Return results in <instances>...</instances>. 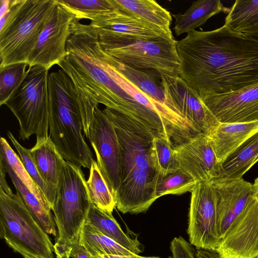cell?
<instances>
[{
    "mask_svg": "<svg viewBox=\"0 0 258 258\" xmlns=\"http://www.w3.org/2000/svg\"><path fill=\"white\" fill-rule=\"evenodd\" d=\"M85 223L92 225L103 234L133 253L138 254L142 251V244L138 239L132 238L124 233L112 214L100 210L92 204Z\"/></svg>",
    "mask_w": 258,
    "mask_h": 258,
    "instance_id": "obj_24",
    "label": "cell"
},
{
    "mask_svg": "<svg viewBox=\"0 0 258 258\" xmlns=\"http://www.w3.org/2000/svg\"><path fill=\"white\" fill-rule=\"evenodd\" d=\"M0 160L3 163L16 192L19 195L33 218L46 233L56 237L57 231L49 205L39 200L31 192L1 157Z\"/></svg>",
    "mask_w": 258,
    "mask_h": 258,
    "instance_id": "obj_23",
    "label": "cell"
},
{
    "mask_svg": "<svg viewBox=\"0 0 258 258\" xmlns=\"http://www.w3.org/2000/svg\"><path fill=\"white\" fill-rule=\"evenodd\" d=\"M89 169L86 182L92 205L101 211L112 214L116 207V200L95 160Z\"/></svg>",
    "mask_w": 258,
    "mask_h": 258,
    "instance_id": "obj_28",
    "label": "cell"
},
{
    "mask_svg": "<svg viewBox=\"0 0 258 258\" xmlns=\"http://www.w3.org/2000/svg\"><path fill=\"white\" fill-rule=\"evenodd\" d=\"M254 258H258V255H257L256 257H255Z\"/></svg>",
    "mask_w": 258,
    "mask_h": 258,
    "instance_id": "obj_41",
    "label": "cell"
},
{
    "mask_svg": "<svg viewBox=\"0 0 258 258\" xmlns=\"http://www.w3.org/2000/svg\"><path fill=\"white\" fill-rule=\"evenodd\" d=\"M76 19L91 21L114 9L110 0H57Z\"/></svg>",
    "mask_w": 258,
    "mask_h": 258,
    "instance_id": "obj_30",
    "label": "cell"
},
{
    "mask_svg": "<svg viewBox=\"0 0 258 258\" xmlns=\"http://www.w3.org/2000/svg\"><path fill=\"white\" fill-rule=\"evenodd\" d=\"M197 182L180 169L166 176H159L156 187V198L169 194L179 195L191 192Z\"/></svg>",
    "mask_w": 258,
    "mask_h": 258,
    "instance_id": "obj_31",
    "label": "cell"
},
{
    "mask_svg": "<svg viewBox=\"0 0 258 258\" xmlns=\"http://www.w3.org/2000/svg\"><path fill=\"white\" fill-rule=\"evenodd\" d=\"M119 7L166 32L172 33V15L153 0H113Z\"/></svg>",
    "mask_w": 258,
    "mask_h": 258,
    "instance_id": "obj_26",
    "label": "cell"
},
{
    "mask_svg": "<svg viewBox=\"0 0 258 258\" xmlns=\"http://www.w3.org/2000/svg\"><path fill=\"white\" fill-rule=\"evenodd\" d=\"M249 37L258 42V32L253 34H246Z\"/></svg>",
    "mask_w": 258,
    "mask_h": 258,
    "instance_id": "obj_40",
    "label": "cell"
},
{
    "mask_svg": "<svg viewBox=\"0 0 258 258\" xmlns=\"http://www.w3.org/2000/svg\"><path fill=\"white\" fill-rule=\"evenodd\" d=\"M7 135L16 148L24 168L46 198L52 210L55 201L56 190L50 188L40 176L31 156L30 149L21 145L10 131H8Z\"/></svg>",
    "mask_w": 258,
    "mask_h": 258,
    "instance_id": "obj_29",
    "label": "cell"
},
{
    "mask_svg": "<svg viewBox=\"0 0 258 258\" xmlns=\"http://www.w3.org/2000/svg\"><path fill=\"white\" fill-rule=\"evenodd\" d=\"M82 245L93 256L101 255H134L135 254L107 237L90 224L85 223L79 238Z\"/></svg>",
    "mask_w": 258,
    "mask_h": 258,
    "instance_id": "obj_27",
    "label": "cell"
},
{
    "mask_svg": "<svg viewBox=\"0 0 258 258\" xmlns=\"http://www.w3.org/2000/svg\"><path fill=\"white\" fill-rule=\"evenodd\" d=\"M179 169L196 181H211L219 173L220 164L207 136L199 134L173 148Z\"/></svg>",
    "mask_w": 258,
    "mask_h": 258,
    "instance_id": "obj_18",
    "label": "cell"
},
{
    "mask_svg": "<svg viewBox=\"0 0 258 258\" xmlns=\"http://www.w3.org/2000/svg\"><path fill=\"white\" fill-rule=\"evenodd\" d=\"M73 248L63 243H55L53 244L54 252L56 258H70Z\"/></svg>",
    "mask_w": 258,
    "mask_h": 258,
    "instance_id": "obj_36",
    "label": "cell"
},
{
    "mask_svg": "<svg viewBox=\"0 0 258 258\" xmlns=\"http://www.w3.org/2000/svg\"><path fill=\"white\" fill-rule=\"evenodd\" d=\"M211 182L215 192L217 229L221 240L256 191L253 184L243 178Z\"/></svg>",
    "mask_w": 258,
    "mask_h": 258,
    "instance_id": "obj_17",
    "label": "cell"
},
{
    "mask_svg": "<svg viewBox=\"0 0 258 258\" xmlns=\"http://www.w3.org/2000/svg\"><path fill=\"white\" fill-rule=\"evenodd\" d=\"M151 158L159 176H166L179 169L171 144L166 139L154 137L151 148Z\"/></svg>",
    "mask_w": 258,
    "mask_h": 258,
    "instance_id": "obj_32",
    "label": "cell"
},
{
    "mask_svg": "<svg viewBox=\"0 0 258 258\" xmlns=\"http://www.w3.org/2000/svg\"><path fill=\"white\" fill-rule=\"evenodd\" d=\"M86 137L94 149L99 168L115 197L120 185L119 144L112 122L99 106L94 110Z\"/></svg>",
    "mask_w": 258,
    "mask_h": 258,
    "instance_id": "obj_13",
    "label": "cell"
},
{
    "mask_svg": "<svg viewBox=\"0 0 258 258\" xmlns=\"http://www.w3.org/2000/svg\"><path fill=\"white\" fill-rule=\"evenodd\" d=\"M257 161L258 132L220 164L219 174L213 180L225 181L242 178L243 175Z\"/></svg>",
    "mask_w": 258,
    "mask_h": 258,
    "instance_id": "obj_20",
    "label": "cell"
},
{
    "mask_svg": "<svg viewBox=\"0 0 258 258\" xmlns=\"http://www.w3.org/2000/svg\"><path fill=\"white\" fill-rule=\"evenodd\" d=\"M46 19L28 59L29 67L40 66L49 70L68 54L67 42L75 15L57 0Z\"/></svg>",
    "mask_w": 258,
    "mask_h": 258,
    "instance_id": "obj_12",
    "label": "cell"
},
{
    "mask_svg": "<svg viewBox=\"0 0 258 258\" xmlns=\"http://www.w3.org/2000/svg\"><path fill=\"white\" fill-rule=\"evenodd\" d=\"M114 9L91 21L90 26L98 37L122 36L148 40L174 39L169 33L117 5Z\"/></svg>",
    "mask_w": 258,
    "mask_h": 258,
    "instance_id": "obj_14",
    "label": "cell"
},
{
    "mask_svg": "<svg viewBox=\"0 0 258 258\" xmlns=\"http://www.w3.org/2000/svg\"><path fill=\"white\" fill-rule=\"evenodd\" d=\"M97 37L101 48L124 65L153 70L160 75L179 76L177 41L174 39L148 40L122 36Z\"/></svg>",
    "mask_w": 258,
    "mask_h": 258,
    "instance_id": "obj_9",
    "label": "cell"
},
{
    "mask_svg": "<svg viewBox=\"0 0 258 258\" xmlns=\"http://www.w3.org/2000/svg\"><path fill=\"white\" fill-rule=\"evenodd\" d=\"M0 157L9 165L31 192L39 200L49 205L41 190L26 170L19 155L15 152L7 140L4 137H1L0 139Z\"/></svg>",
    "mask_w": 258,
    "mask_h": 258,
    "instance_id": "obj_33",
    "label": "cell"
},
{
    "mask_svg": "<svg viewBox=\"0 0 258 258\" xmlns=\"http://www.w3.org/2000/svg\"><path fill=\"white\" fill-rule=\"evenodd\" d=\"M179 77L200 95L258 84V42L223 26L196 30L177 41Z\"/></svg>",
    "mask_w": 258,
    "mask_h": 258,
    "instance_id": "obj_1",
    "label": "cell"
},
{
    "mask_svg": "<svg viewBox=\"0 0 258 258\" xmlns=\"http://www.w3.org/2000/svg\"><path fill=\"white\" fill-rule=\"evenodd\" d=\"M200 96L220 123L258 121V84L229 93Z\"/></svg>",
    "mask_w": 258,
    "mask_h": 258,
    "instance_id": "obj_16",
    "label": "cell"
},
{
    "mask_svg": "<svg viewBox=\"0 0 258 258\" xmlns=\"http://www.w3.org/2000/svg\"><path fill=\"white\" fill-rule=\"evenodd\" d=\"M71 257L72 258H94L82 245L79 243L73 247Z\"/></svg>",
    "mask_w": 258,
    "mask_h": 258,
    "instance_id": "obj_37",
    "label": "cell"
},
{
    "mask_svg": "<svg viewBox=\"0 0 258 258\" xmlns=\"http://www.w3.org/2000/svg\"><path fill=\"white\" fill-rule=\"evenodd\" d=\"M219 0H199L194 2L184 14L172 15L175 19L173 30L176 36L188 33L203 25L209 19L220 12L228 13Z\"/></svg>",
    "mask_w": 258,
    "mask_h": 258,
    "instance_id": "obj_22",
    "label": "cell"
},
{
    "mask_svg": "<svg viewBox=\"0 0 258 258\" xmlns=\"http://www.w3.org/2000/svg\"><path fill=\"white\" fill-rule=\"evenodd\" d=\"M256 197H257V199H258V197H257V196H256Z\"/></svg>",
    "mask_w": 258,
    "mask_h": 258,
    "instance_id": "obj_42",
    "label": "cell"
},
{
    "mask_svg": "<svg viewBox=\"0 0 258 258\" xmlns=\"http://www.w3.org/2000/svg\"><path fill=\"white\" fill-rule=\"evenodd\" d=\"M167 108L180 119L208 135L219 122L206 107L200 94L179 76L160 75Z\"/></svg>",
    "mask_w": 258,
    "mask_h": 258,
    "instance_id": "obj_10",
    "label": "cell"
},
{
    "mask_svg": "<svg viewBox=\"0 0 258 258\" xmlns=\"http://www.w3.org/2000/svg\"><path fill=\"white\" fill-rule=\"evenodd\" d=\"M220 258H254L258 255V199L248 203L216 251Z\"/></svg>",
    "mask_w": 258,
    "mask_h": 258,
    "instance_id": "obj_15",
    "label": "cell"
},
{
    "mask_svg": "<svg viewBox=\"0 0 258 258\" xmlns=\"http://www.w3.org/2000/svg\"><path fill=\"white\" fill-rule=\"evenodd\" d=\"M29 67L27 62H19L0 68V105L7 101L23 82Z\"/></svg>",
    "mask_w": 258,
    "mask_h": 258,
    "instance_id": "obj_34",
    "label": "cell"
},
{
    "mask_svg": "<svg viewBox=\"0 0 258 258\" xmlns=\"http://www.w3.org/2000/svg\"><path fill=\"white\" fill-rule=\"evenodd\" d=\"M55 4V0H10L9 17L0 28V68L27 63Z\"/></svg>",
    "mask_w": 258,
    "mask_h": 258,
    "instance_id": "obj_6",
    "label": "cell"
},
{
    "mask_svg": "<svg viewBox=\"0 0 258 258\" xmlns=\"http://www.w3.org/2000/svg\"><path fill=\"white\" fill-rule=\"evenodd\" d=\"M49 70L40 66L28 67L26 77L6 104L19 124V138L36 142L49 138Z\"/></svg>",
    "mask_w": 258,
    "mask_h": 258,
    "instance_id": "obj_8",
    "label": "cell"
},
{
    "mask_svg": "<svg viewBox=\"0 0 258 258\" xmlns=\"http://www.w3.org/2000/svg\"><path fill=\"white\" fill-rule=\"evenodd\" d=\"M30 153L42 179L50 188L56 190L59 173L65 160L50 138L36 142L30 149Z\"/></svg>",
    "mask_w": 258,
    "mask_h": 258,
    "instance_id": "obj_21",
    "label": "cell"
},
{
    "mask_svg": "<svg viewBox=\"0 0 258 258\" xmlns=\"http://www.w3.org/2000/svg\"><path fill=\"white\" fill-rule=\"evenodd\" d=\"M67 50L68 54L57 65L73 82L80 105L95 109L102 104L135 118L147 112L148 108L113 78L106 54L89 24L73 20Z\"/></svg>",
    "mask_w": 258,
    "mask_h": 258,
    "instance_id": "obj_2",
    "label": "cell"
},
{
    "mask_svg": "<svg viewBox=\"0 0 258 258\" xmlns=\"http://www.w3.org/2000/svg\"><path fill=\"white\" fill-rule=\"evenodd\" d=\"M196 258H220L216 251L199 249L195 252Z\"/></svg>",
    "mask_w": 258,
    "mask_h": 258,
    "instance_id": "obj_38",
    "label": "cell"
},
{
    "mask_svg": "<svg viewBox=\"0 0 258 258\" xmlns=\"http://www.w3.org/2000/svg\"><path fill=\"white\" fill-rule=\"evenodd\" d=\"M94 258H160L158 256H142L139 254L134 255H101L94 256Z\"/></svg>",
    "mask_w": 258,
    "mask_h": 258,
    "instance_id": "obj_39",
    "label": "cell"
},
{
    "mask_svg": "<svg viewBox=\"0 0 258 258\" xmlns=\"http://www.w3.org/2000/svg\"><path fill=\"white\" fill-rule=\"evenodd\" d=\"M170 250L171 255L169 258H196L193 245L181 236L171 241Z\"/></svg>",
    "mask_w": 258,
    "mask_h": 258,
    "instance_id": "obj_35",
    "label": "cell"
},
{
    "mask_svg": "<svg viewBox=\"0 0 258 258\" xmlns=\"http://www.w3.org/2000/svg\"><path fill=\"white\" fill-rule=\"evenodd\" d=\"M49 137L62 157L90 169L95 161L85 140L75 86L61 69L49 75Z\"/></svg>",
    "mask_w": 258,
    "mask_h": 258,
    "instance_id": "obj_4",
    "label": "cell"
},
{
    "mask_svg": "<svg viewBox=\"0 0 258 258\" xmlns=\"http://www.w3.org/2000/svg\"><path fill=\"white\" fill-rule=\"evenodd\" d=\"M102 110L114 126L119 147L120 185L116 207L123 214L145 213L157 199L159 174L151 158L155 136L132 116L108 107Z\"/></svg>",
    "mask_w": 258,
    "mask_h": 258,
    "instance_id": "obj_3",
    "label": "cell"
},
{
    "mask_svg": "<svg viewBox=\"0 0 258 258\" xmlns=\"http://www.w3.org/2000/svg\"><path fill=\"white\" fill-rule=\"evenodd\" d=\"M246 34L258 32V0H237L230 8L224 25Z\"/></svg>",
    "mask_w": 258,
    "mask_h": 258,
    "instance_id": "obj_25",
    "label": "cell"
},
{
    "mask_svg": "<svg viewBox=\"0 0 258 258\" xmlns=\"http://www.w3.org/2000/svg\"><path fill=\"white\" fill-rule=\"evenodd\" d=\"M187 233L198 249L215 251L219 244L215 189L211 181L198 182L191 191Z\"/></svg>",
    "mask_w": 258,
    "mask_h": 258,
    "instance_id": "obj_11",
    "label": "cell"
},
{
    "mask_svg": "<svg viewBox=\"0 0 258 258\" xmlns=\"http://www.w3.org/2000/svg\"><path fill=\"white\" fill-rule=\"evenodd\" d=\"M91 205L82 169L65 160L59 173L52 209L57 231L55 243L73 247L79 243Z\"/></svg>",
    "mask_w": 258,
    "mask_h": 258,
    "instance_id": "obj_7",
    "label": "cell"
},
{
    "mask_svg": "<svg viewBox=\"0 0 258 258\" xmlns=\"http://www.w3.org/2000/svg\"><path fill=\"white\" fill-rule=\"evenodd\" d=\"M258 132V121L246 123H219L207 137L221 164L249 137Z\"/></svg>",
    "mask_w": 258,
    "mask_h": 258,
    "instance_id": "obj_19",
    "label": "cell"
},
{
    "mask_svg": "<svg viewBox=\"0 0 258 258\" xmlns=\"http://www.w3.org/2000/svg\"><path fill=\"white\" fill-rule=\"evenodd\" d=\"M0 165V237L24 258H54L48 234L33 218L19 195L6 180Z\"/></svg>",
    "mask_w": 258,
    "mask_h": 258,
    "instance_id": "obj_5",
    "label": "cell"
}]
</instances>
